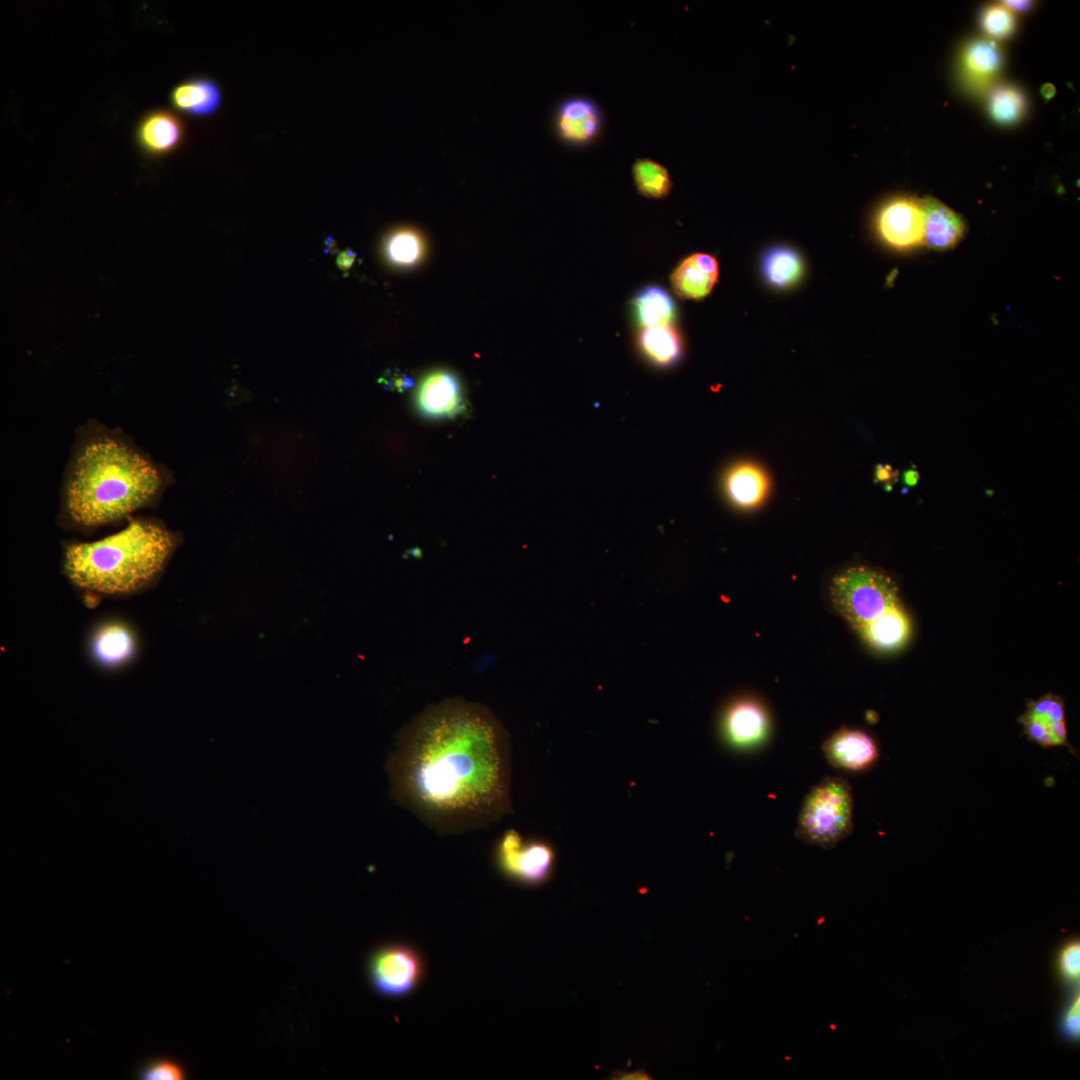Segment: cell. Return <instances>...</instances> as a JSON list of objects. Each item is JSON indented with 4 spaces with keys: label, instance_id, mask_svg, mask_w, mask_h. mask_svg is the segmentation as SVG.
Returning <instances> with one entry per match:
<instances>
[{
    "label": "cell",
    "instance_id": "cell-33",
    "mask_svg": "<svg viewBox=\"0 0 1080 1080\" xmlns=\"http://www.w3.org/2000/svg\"><path fill=\"white\" fill-rule=\"evenodd\" d=\"M875 481L883 482L885 486H891L897 479V472L889 464H878L875 467Z\"/></svg>",
    "mask_w": 1080,
    "mask_h": 1080
},
{
    "label": "cell",
    "instance_id": "cell-31",
    "mask_svg": "<svg viewBox=\"0 0 1080 1080\" xmlns=\"http://www.w3.org/2000/svg\"><path fill=\"white\" fill-rule=\"evenodd\" d=\"M138 1076L144 1080H181L185 1078L186 1073L178 1062L156 1058L146 1062L139 1070Z\"/></svg>",
    "mask_w": 1080,
    "mask_h": 1080
},
{
    "label": "cell",
    "instance_id": "cell-24",
    "mask_svg": "<svg viewBox=\"0 0 1080 1080\" xmlns=\"http://www.w3.org/2000/svg\"><path fill=\"white\" fill-rule=\"evenodd\" d=\"M635 187L649 199L666 197L673 186L670 172L660 162L649 157L636 158L631 167Z\"/></svg>",
    "mask_w": 1080,
    "mask_h": 1080
},
{
    "label": "cell",
    "instance_id": "cell-34",
    "mask_svg": "<svg viewBox=\"0 0 1080 1080\" xmlns=\"http://www.w3.org/2000/svg\"><path fill=\"white\" fill-rule=\"evenodd\" d=\"M1002 6H1004L1011 13H1013V12L1020 13V12H1025V11L1029 10V8L1032 6V2H1030V1H1012V0H1009V1H1003Z\"/></svg>",
    "mask_w": 1080,
    "mask_h": 1080
},
{
    "label": "cell",
    "instance_id": "cell-11",
    "mask_svg": "<svg viewBox=\"0 0 1080 1080\" xmlns=\"http://www.w3.org/2000/svg\"><path fill=\"white\" fill-rule=\"evenodd\" d=\"M415 406L420 415L429 419L454 418L461 414L465 402L458 378L444 369L427 373L417 386Z\"/></svg>",
    "mask_w": 1080,
    "mask_h": 1080
},
{
    "label": "cell",
    "instance_id": "cell-17",
    "mask_svg": "<svg viewBox=\"0 0 1080 1080\" xmlns=\"http://www.w3.org/2000/svg\"><path fill=\"white\" fill-rule=\"evenodd\" d=\"M855 631L871 648L891 652L907 643L911 634V623L898 601L876 619L855 628Z\"/></svg>",
    "mask_w": 1080,
    "mask_h": 1080
},
{
    "label": "cell",
    "instance_id": "cell-21",
    "mask_svg": "<svg viewBox=\"0 0 1080 1080\" xmlns=\"http://www.w3.org/2000/svg\"><path fill=\"white\" fill-rule=\"evenodd\" d=\"M643 356L657 367H671L679 362L683 342L679 331L671 324L643 328L638 337Z\"/></svg>",
    "mask_w": 1080,
    "mask_h": 1080
},
{
    "label": "cell",
    "instance_id": "cell-12",
    "mask_svg": "<svg viewBox=\"0 0 1080 1080\" xmlns=\"http://www.w3.org/2000/svg\"><path fill=\"white\" fill-rule=\"evenodd\" d=\"M721 730L730 745L752 746L765 737L768 718L763 707L757 702L750 699L737 700L724 711Z\"/></svg>",
    "mask_w": 1080,
    "mask_h": 1080
},
{
    "label": "cell",
    "instance_id": "cell-3",
    "mask_svg": "<svg viewBox=\"0 0 1080 1080\" xmlns=\"http://www.w3.org/2000/svg\"><path fill=\"white\" fill-rule=\"evenodd\" d=\"M180 544V534L147 519H130L103 539L68 544L63 567L78 588L104 596H126L153 584Z\"/></svg>",
    "mask_w": 1080,
    "mask_h": 1080
},
{
    "label": "cell",
    "instance_id": "cell-16",
    "mask_svg": "<svg viewBox=\"0 0 1080 1080\" xmlns=\"http://www.w3.org/2000/svg\"><path fill=\"white\" fill-rule=\"evenodd\" d=\"M184 138L183 121L168 110L148 113L142 118L137 129V140L141 148L152 155H164L174 151Z\"/></svg>",
    "mask_w": 1080,
    "mask_h": 1080
},
{
    "label": "cell",
    "instance_id": "cell-19",
    "mask_svg": "<svg viewBox=\"0 0 1080 1080\" xmlns=\"http://www.w3.org/2000/svg\"><path fill=\"white\" fill-rule=\"evenodd\" d=\"M1001 66L1000 50L990 40L977 39L970 42L961 56L964 82L973 91L986 90L996 78Z\"/></svg>",
    "mask_w": 1080,
    "mask_h": 1080
},
{
    "label": "cell",
    "instance_id": "cell-30",
    "mask_svg": "<svg viewBox=\"0 0 1080 1080\" xmlns=\"http://www.w3.org/2000/svg\"><path fill=\"white\" fill-rule=\"evenodd\" d=\"M981 24L984 31L996 39H1005L1015 30L1013 13L1002 5L987 7L982 13Z\"/></svg>",
    "mask_w": 1080,
    "mask_h": 1080
},
{
    "label": "cell",
    "instance_id": "cell-18",
    "mask_svg": "<svg viewBox=\"0 0 1080 1080\" xmlns=\"http://www.w3.org/2000/svg\"><path fill=\"white\" fill-rule=\"evenodd\" d=\"M723 487L730 503L740 509H751L767 496L769 478L760 466L743 462L726 472Z\"/></svg>",
    "mask_w": 1080,
    "mask_h": 1080
},
{
    "label": "cell",
    "instance_id": "cell-29",
    "mask_svg": "<svg viewBox=\"0 0 1080 1080\" xmlns=\"http://www.w3.org/2000/svg\"><path fill=\"white\" fill-rule=\"evenodd\" d=\"M1068 996L1058 1018L1060 1036L1069 1044H1077L1080 1038L1079 988L1067 991Z\"/></svg>",
    "mask_w": 1080,
    "mask_h": 1080
},
{
    "label": "cell",
    "instance_id": "cell-14",
    "mask_svg": "<svg viewBox=\"0 0 1080 1080\" xmlns=\"http://www.w3.org/2000/svg\"><path fill=\"white\" fill-rule=\"evenodd\" d=\"M920 203L923 213V244L938 251L957 245L966 230L961 216L933 197L920 199Z\"/></svg>",
    "mask_w": 1080,
    "mask_h": 1080
},
{
    "label": "cell",
    "instance_id": "cell-13",
    "mask_svg": "<svg viewBox=\"0 0 1080 1080\" xmlns=\"http://www.w3.org/2000/svg\"><path fill=\"white\" fill-rule=\"evenodd\" d=\"M823 751L832 766L852 771L867 769L879 755L876 743L868 734L848 728L838 730L825 741Z\"/></svg>",
    "mask_w": 1080,
    "mask_h": 1080
},
{
    "label": "cell",
    "instance_id": "cell-1",
    "mask_svg": "<svg viewBox=\"0 0 1080 1080\" xmlns=\"http://www.w3.org/2000/svg\"><path fill=\"white\" fill-rule=\"evenodd\" d=\"M386 770L393 798L441 834L488 826L512 809L509 737L478 703L427 707L400 732Z\"/></svg>",
    "mask_w": 1080,
    "mask_h": 1080
},
{
    "label": "cell",
    "instance_id": "cell-9",
    "mask_svg": "<svg viewBox=\"0 0 1080 1080\" xmlns=\"http://www.w3.org/2000/svg\"><path fill=\"white\" fill-rule=\"evenodd\" d=\"M874 228L882 242L897 250L923 244L920 199L897 196L882 203L874 215Z\"/></svg>",
    "mask_w": 1080,
    "mask_h": 1080
},
{
    "label": "cell",
    "instance_id": "cell-28",
    "mask_svg": "<svg viewBox=\"0 0 1080 1080\" xmlns=\"http://www.w3.org/2000/svg\"><path fill=\"white\" fill-rule=\"evenodd\" d=\"M1053 971L1066 991L1079 988L1080 982V939L1073 936L1063 941L1053 958Z\"/></svg>",
    "mask_w": 1080,
    "mask_h": 1080
},
{
    "label": "cell",
    "instance_id": "cell-32",
    "mask_svg": "<svg viewBox=\"0 0 1080 1080\" xmlns=\"http://www.w3.org/2000/svg\"><path fill=\"white\" fill-rule=\"evenodd\" d=\"M380 381L385 387L399 392L406 391L414 385L413 380L407 374L393 370L384 373Z\"/></svg>",
    "mask_w": 1080,
    "mask_h": 1080
},
{
    "label": "cell",
    "instance_id": "cell-15",
    "mask_svg": "<svg viewBox=\"0 0 1080 1080\" xmlns=\"http://www.w3.org/2000/svg\"><path fill=\"white\" fill-rule=\"evenodd\" d=\"M718 273V263L712 255L694 253L673 271L672 287L683 299L702 300L713 290Z\"/></svg>",
    "mask_w": 1080,
    "mask_h": 1080
},
{
    "label": "cell",
    "instance_id": "cell-4",
    "mask_svg": "<svg viewBox=\"0 0 1080 1080\" xmlns=\"http://www.w3.org/2000/svg\"><path fill=\"white\" fill-rule=\"evenodd\" d=\"M853 830V796L850 784L841 777H826L805 797L797 823L796 837L824 849L835 847Z\"/></svg>",
    "mask_w": 1080,
    "mask_h": 1080
},
{
    "label": "cell",
    "instance_id": "cell-35",
    "mask_svg": "<svg viewBox=\"0 0 1080 1080\" xmlns=\"http://www.w3.org/2000/svg\"><path fill=\"white\" fill-rule=\"evenodd\" d=\"M356 254L351 250L342 252L338 257V265L342 269H349L355 261Z\"/></svg>",
    "mask_w": 1080,
    "mask_h": 1080
},
{
    "label": "cell",
    "instance_id": "cell-26",
    "mask_svg": "<svg viewBox=\"0 0 1080 1080\" xmlns=\"http://www.w3.org/2000/svg\"><path fill=\"white\" fill-rule=\"evenodd\" d=\"M388 260L399 267H410L421 260L424 240L420 232L409 226L393 229L385 239Z\"/></svg>",
    "mask_w": 1080,
    "mask_h": 1080
},
{
    "label": "cell",
    "instance_id": "cell-2",
    "mask_svg": "<svg viewBox=\"0 0 1080 1080\" xmlns=\"http://www.w3.org/2000/svg\"><path fill=\"white\" fill-rule=\"evenodd\" d=\"M164 471L116 431L93 426L74 448L62 493L63 518L94 529L154 503L168 482Z\"/></svg>",
    "mask_w": 1080,
    "mask_h": 1080
},
{
    "label": "cell",
    "instance_id": "cell-6",
    "mask_svg": "<svg viewBox=\"0 0 1080 1080\" xmlns=\"http://www.w3.org/2000/svg\"><path fill=\"white\" fill-rule=\"evenodd\" d=\"M551 125L556 139L562 145L582 150L601 138L605 127V113L592 97L572 94L556 103Z\"/></svg>",
    "mask_w": 1080,
    "mask_h": 1080
},
{
    "label": "cell",
    "instance_id": "cell-8",
    "mask_svg": "<svg viewBox=\"0 0 1080 1080\" xmlns=\"http://www.w3.org/2000/svg\"><path fill=\"white\" fill-rule=\"evenodd\" d=\"M369 975L375 990L388 997L410 993L422 975V961L410 946L393 943L378 949L369 963Z\"/></svg>",
    "mask_w": 1080,
    "mask_h": 1080
},
{
    "label": "cell",
    "instance_id": "cell-7",
    "mask_svg": "<svg viewBox=\"0 0 1080 1080\" xmlns=\"http://www.w3.org/2000/svg\"><path fill=\"white\" fill-rule=\"evenodd\" d=\"M496 858L504 874L525 884L545 882L551 875L555 853L551 845L540 840H524L510 829L496 845Z\"/></svg>",
    "mask_w": 1080,
    "mask_h": 1080
},
{
    "label": "cell",
    "instance_id": "cell-27",
    "mask_svg": "<svg viewBox=\"0 0 1080 1080\" xmlns=\"http://www.w3.org/2000/svg\"><path fill=\"white\" fill-rule=\"evenodd\" d=\"M1026 111L1024 94L1016 87L1002 85L995 88L989 98V112L1000 124L1018 122Z\"/></svg>",
    "mask_w": 1080,
    "mask_h": 1080
},
{
    "label": "cell",
    "instance_id": "cell-22",
    "mask_svg": "<svg viewBox=\"0 0 1080 1080\" xmlns=\"http://www.w3.org/2000/svg\"><path fill=\"white\" fill-rule=\"evenodd\" d=\"M760 269L769 285L777 289H786L801 280L804 262L795 249L778 245L768 248L762 254Z\"/></svg>",
    "mask_w": 1080,
    "mask_h": 1080
},
{
    "label": "cell",
    "instance_id": "cell-37",
    "mask_svg": "<svg viewBox=\"0 0 1080 1080\" xmlns=\"http://www.w3.org/2000/svg\"><path fill=\"white\" fill-rule=\"evenodd\" d=\"M1056 89L1054 85L1046 83L1041 87V94L1045 100H1050L1055 95Z\"/></svg>",
    "mask_w": 1080,
    "mask_h": 1080
},
{
    "label": "cell",
    "instance_id": "cell-36",
    "mask_svg": "<svg viewBox=\"0 0 1080 1080\" xmlns=\"http://www.w3.org/2000/svg\"><path fill=\"white\" fill-rule=\"evenodd\" d=\"M919 473L916 469L909 468L903 474V482L906 487H914L919 481Z\"/></svg>",
    "mask_w": 1080,
    "mask_h": 1080
},
{
    "label": "cell",
    "instance_id": "cell-25",
    "mask_svg": "<svg viewBox=\"0 0 1080 1080\" xmlns=\"http://www.w3.org/2000/svg\"><path fill=\"white\" fill-rule=\"evenodd\" d=\"M94 653L104 664H119L128 659L134 648L131 632L121 624H107L94 637Z\"/></svg>",
    "mask_w": 1080,
    "mask_h": 1080
},
{
    "label": "cell",
    "instance_id": "cell-23",
    "mask_svg": "<svg viewBox=\"0 0 1080 1080\" xmlns=\"http://www.w3.org/2000/svg\"><path fill=\"white\" fill-rule=\"evenodd\" d=\"M639 323L644 327L670 324L674 317L675 304L670 294L657 285L639 289L633 298Z\"/></svg>",
    "mask_w": 1080,
    "mask_h": 1080
},
{
    "label": "cell",
    "instance_id": "cell-20",
    "mask_svg": "<svg viewBox=\"0 0 1080 1080\" xmlns=\"http://www.w3.org/2000/svg\"><path fill=\"white\" fill-rule=\"evenodd\" d=\"M172 105L191 116H209L215 113L222 100L220 86L211 78L197 77L181 82L171 92Z\"/></svg>",
    "mask_w": 1080,
    "mask_h": 1080
},
{
    "label": "cell",
    "instance_id": "cell-5",
    "mask_svg": "<svg viewBox=\"0 0 1080 1080\" xmlns=\"http://www.w3.org/2000/svg\"><path fill=\"white\" fill-rule=\"evenodd\" d=\"M836 611L855 629L883 614L899 601L894 580L885 572L864 565L838 572L830 586Z\"/></svg>",
    "mask_w": 1080,
    "mask_h": 1080
},
{
    "label": "cell",
    "instance_id": "cell-10",
    "mask_svg": "<svg viewBox=\"0 0 1080 1080\" xmlns=\"http://www.w3.org/2000/svg\"><path fill=\"white\" fill-rule=\"evenodd\" d=\"M1018 721L1028 740L1043 748L1065 746L1075 753L1068 741L1065 707L1061 697L1049 693L1038 700H1030Z\"/></svg>",
    "mask_w": 1080,
    "mask_h": 1080
}]
</instances>
